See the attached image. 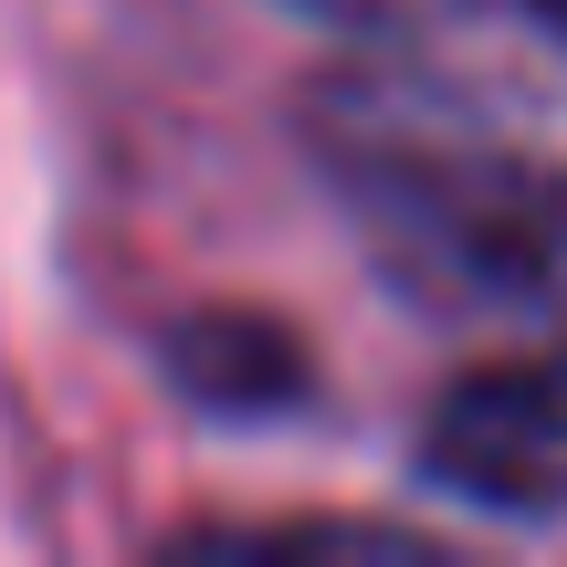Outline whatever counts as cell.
<instances>
[{
	"instance_id": "cell-5",
	"label": "cell",
	"mask_w": 567,
	"mask_h": 567,
	"mask_svg": "<svg viewBox=\"0 0 567 567\" xmlns=\"http://www.w3.org/2000/svg\"><path fill=\"white\" fill-rule=\"evenodd\" d=\"M284 11L326 21V32H358V42H421V32H452V21H473L484 0H284Z\"/></svg>"
},
{
	"instance_id": "cell-4",
	"label": "cell",
	"mask_w": 567,
	"mask_h": 567,
	"mask_svg": "<svg viewBox=\"0 0 567 567\" xmlns=\"http://www.w3.org/2000/svg\"><path fill=\"white\" fill-rule=\"evenodd\" d=\"M179 547H210V557H421V536H389V526H200Z\"/></svg>"
},
{
	"instance_id": "cell-3",
	"label": "cell",
	"mask_w": 567,
	"mask_h": 567,
	"mask_svg": "<svg viewBox=\"0 0 567 567\" xmlns=\"http://www.w3.org/2000/svg\"><path fill=\"white\" fill-rule=\"evenodd\" d=\"M158 368L210 421H295L305 389H316V358L295 347V326L252 316V305H200V316H179L168 347H158Z\"/></svg>"
},
{
	"instance_id": "cell-2",
	"label": "cell",
	"mask_w": 567,
	"mask_h": 567,
	"mask_svg": "<svg viewBox=\"0 0 567 567\" xmlns=\"http://www.w3.org/2000/svg\"><path fill=\"white\" fill-rule=\"evenodd\" d=\"M421 484L515 526L567 515V347L452 379L421 421Z\"/></svg>"
},
{
	"instance_id": "cell-6",
	"label": "cell",
	"mask_w": 567,
	"mask_h": 567,
	"mask_svg": "<svg viewBox=\"0 0 567 567\" xmlns=\"http://www.w3.org/2000/svg\"><path fill=\"white\" fill-rule=\"evenodd\" d=\"M526 21H536V32H557V42H567V0H526Z\"/></svg>"
},
{
	"instance_id": "cell-1",
	"label": "cell",
	"mask_w": 567,
	"mask_h": 567,
	"mask_svg": "<svg viewBox=\"0 0 567 567\" xmlns=\"http://www.w3.org/2000/svg\"><path fill=\"white\" fill-rule=\"evenodd\" d=\"M305 147L389 284L431 305H536L567 284V168L400 74L305 84Z\"/></svg>"
}]
</instances>
